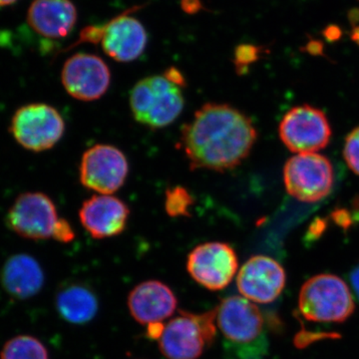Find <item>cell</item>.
<instances>
[{"instance_id": "cell-1", "label": "cell", "mask_w": 359, "mask_h": 359, "mask_svg": "<svg viewBox=\"0 0 359 359\" xmlns=\"http://www.w3.org/2000/svg\"><path fill=\"white\" fill-rule=\"evenodd\" d=\"M257 137L244 113L228 104L207 103L184 125L180 145L191 170L226 172L242 164Z\"/></svg>"}, {"instance_id": "cell-2", "label": "cell", "mask_w": 359, "mask_h": 359, "mask_svg": "<svg viewBox=\"0 0 359 359\" xmlns=\"http://www.w3.org/2000/svg\"><path fill=\"white\" fill-rule=\"evenodd\" d=\"M130 108L135 120L151 129L169 126L185 106L182 87L163 75L146 77L130 92Z\"/></svg>"}, {"instance_id": "cell-3", "label": "cell", "mask_w": 359, "mask_h": 359, "mask_svg": "<svg viewBox=\"0 0 359 359\" xmlns=\"http://www.w3.org/2000/svg\"><path fill=\"white\" fill-rule=\"evenodd\" d=\"M143 6L129 8L102 25H90L80 33L75 45L101 44L103 51L118 62L128 63L140 57L147 46L148 36L143 25L130 15Z\"/></svg>"}, {"instance_id": "cell-4", "label": "cell", "mask_w": 359, "mask_h": 359, "mask_svg": "<svg viewBox=\"0 0 359 359\" xmlns=\"http://www.w3.org/2000/svg\"><path fill=\"white\" fill-rule=\"evenodd\" d=\"M299 311L316 323H344L353 313L354 301L346 283L334 275H318L302 285Z\"/></svg>"}, {"instance_id": "cell-5", "label": "cell", "mask_w": 359, "mask_h": 359, "mask_svg": "<svg viewBox=\"0 0 359 359\" xmlns=\"http://www.w3.org/2000/svg\"><path fill=\"white\" fill-rule=\"evenodd\" d=\"M216 309L202 314L182 311L165 325L158 339L167 359H198L216 337Z\"/></svg>"}, {"instance_id": "cell-6", "label": "cell", "mask_w": 359, "mask_h": 359, "mask_svg": "<svg viewBox=\"0 0 359 359\" xmlns=\"http://www.w3.org/2000/svg\"><path fill=\"white\" fill-rule=\"evenodd\" d=\"M11 132L26 150L43 152L61 140L65 132V122L60 113L50 105L28 104L14 113Z\"/></svg>"}, {"instance_id": "cell-7", "label": "cell", "mask_w": 359, "mask_h": 359, "mask_svg": "<svg viewBox=\"0 0 359 359\" xmlns=\"http://www.w3.org/2000/svg\"><path fill=\"white\" fill-rule=\"evenodd\" d=\"M283 181L290 196L316 203L327 197L334 184L332 163L318 153H301L290 158L283 169Z\"/></svg>"}, {"instance_id": "cell-8", "label": "cell", "mask_w": 359, "mask_h": 359, "mask_svg": "<svg viewBox=\"0 0 359 359\" xmlns=\"http://www.w3.org/2000/svg\"><path fill=\"white\" fill-rule=\"evenodd\" d=\"M280 140L292 152L316 153L327 147L332 138V127L323 111L309 105L297 106L280 124Z\"/></svg>"}, {"instance_id": "cell-9", "label": "cell", "mask_w": 359, "mask_h": 359, "mask_svg": "<svg viewBox=\"0 0 359 359\" xmlns=\"http://www.w3.org/2000/svg\"><path fill=\"white\" fill-rule=\"evenodd\" d=\"M80 181L89 190L112 195L124 185L129 174L126 156L114 146L97 144L82 156Z\"/></svg>"}, {"instance_id": "cell-10", "label": "cell", "mask_w": 359, "mask_h": 359, "mask_svg": "<svg viewBox=\"0 0 359 359\" xmlns=\"http://www.w3.org/2000/svg\"><path fill=\"white\" fill-rule=\"evenodd\" d=\"M238 256L230 245L209 242L197 245L189 254L187 271L196 283L217 292L226 289L237 275Z\"/></svg>"}, {"instance_id": "cell-11", "label": "cell", "mask_w": 359, "mask_h": 359, "mask_svg": "<svg viewBox=\"0 0 359 359\" xmlns=\"http://www.w3.org/2000/svg\"><path fill=\"white\" fill-rule=\"evenodd\" d=\"M59 219L56 205L48 196L28 192L14 201L6 223L20 237L39 241L54 238Z\"/></svg>"}, {"instance_id": "cell-12", "label": "cell", "mask_w": 359, "mask_h": 359, "mask_svg": "<svg viewBox=\"0 0 359 359\" xmlns=\"http://www.w3.org/2000/svg\"><path fill=\"white\" fill-rule=\"evenodd\" d=\"M61 80L71 97L88 102L105 95L110 87L111 73L102 58L77 53L66 60Z\"/></svg>"}, {"instance_id": "cell-13", "label": "cell", "mask_w": 359, "mask_h": 359, "mask_svg": "<svg viewBox=\"0 0 359 359\" xmlns=\"http://www.w3.org/2000/svg\"><path fill=\"white\" fill-rule=\"evenodd\" d=\"M285 269L275 259L255 256L245 262L237 276L238 292L254 304L275 302L285 289Z\"/></svg>"}, {"instance_id": "cell-14", "label": "cell", "mask_w": 359, "mask_h": 359, "mask_svg": "<svg viewBox=\"0 0 359 359\" xmlns=\"http://www.w3.org/2000/svg\"><path fill=\"white\" fill-rule=\"evenodd\" d=\"M216 321L224 337L235 344H252L264 330L261 311L244 297H229L219 302Z\"/></svg>"}, {"instance_id": "cell-15", "label": "cell", "mask_w": 359, "mask_h": 359, "mask_svg": "<svg viewBox=\"0 0 359 359\" xmlns=\"http://www.w3.org/2000/svg\"><path fill=\"white\" fill-rule=\"evenodd\" d=\"M130 210L119 198L112 195H94L85 201L79 219L92 238L102 240L120 235L126 229Z\"/></svg>"}, {"instance_id": "cell-16", "label": "cell", "mask_w": 359, "mask_h": 359, "mask_svg": "<svg viewBox=\"0 0 359 359\" xmlns=\"http://www.w3.org/2000/svg\"><path fill=\"white\" fill-rule=\"evenodd\" d=\"M178 301L173 290L160 280H146L130 292L128 308L134 320L141 325L163 323L173 316Z\"/></svg>"}, {"instance_id": "cell-17", "label": "cell", "mask_w": 359, "mask_h": 359, "mask_svg": "<svg viewBox=\"0 0 359 359\" xmlns=\"http://www.w3.org/2000/svg\"><path fill=\"white\" fill-rule=\"evenodd\" d=\"M27 21L45 39H65L76 25V7L71 0H34L28 9Z\"/></svg>"}, {"instance_id": "cell-18", "label": "cell", "mask_w": 359, "mask_h": 359, "mask_svg": "<svg viewBox=\"0 0 359 359\" xmlns=\"http://www.w3.org/2000/svg\"><path fill=\"white\" fill-rule=\"evenodd\" d=\"M1 285L7 294L27 299L39 294L44 285V273L39 262L26 254L9 257L2 268Z\"/></svg>"}, {"instance_id": "cell-19", "label": "cell", "mask_w": 359, "mask_h": 359, "mask_svg": "<svg viewBox=\"0 0 359 359\" xmlns=\"http://www.w3.org/2000/svg\"><path fill=\"white\" fill-rule=\"evenodd\" d=\"M56 309L63 320L73 325H85L95 318L98 301L93 292L80 285H72L59 292Z\"/></svg>"}, {"instance_id": "cell-20", "label": "cell", "mask_w": 359, "mask_h": 359, "mask_svg": "<svg viewBox=\"0 0 359 359\" xmlns=\"http://www.w3.org/2000/svg\"><path fill=\"white\" fill-rule=\"evenodd\" d=\"M0 359H49V355L40 340L29 335H20L6 342Z\"/></svg>"}, {"instance_id": "cell-21", "label": "cell", "mask_w": 359, "mask_h": 359, "mask_svg": "<svg viewBox=\"0 0 359 359\" xmlns=\"http://www.w3.org/2000/svg\"><path fill=\"white\" fill-rule=\"evenodd\" d=\"M194 203L195 199L192 194L182 186L168 189L165 195V210L168 216L172 218L190 217Z\"/></svg>"}, {"instance_id": "cell-22", "label": "cell", "mask_w": 359, "mask_h": 359, "mask_svg": "<svg viewBox=\"0 0 359 359\" xmlns=\"http://www.w3.org/2000/svg\"><path fill=\"white\" fill-rule=\"evenodd\" d=\"M344 156L348 167L359 176V127L347 135Z\"/></svg>"}, {"instance_id": "cell-23", "label": "cell", "mask_w": 359, "mask_h": 359, "mask_svg": "<svg viewBox=\"0 0 359 359\" xmlns=\"http://www.w3.org/2000/svg\"><path fill=\"white\" fill-rule=\"evenodd\" d=\"M259 49L252 45H241L235 52V65L238 71H242L257 60Z\"/></svg>"}, {"instance_id": "cell-24", "label": "cell", "mask_w": 359, "mask_h": 359, "mask_svg": "<svg viewBox=\"0 0 359 359\" xmlns=\"http://www.w3.org/2000/svg\"><path fill=\"white\" fill-rule=\"evenodd\" d=\"M75 237L74 231H73L71 224L65 219H59L57 228H56L54 240L61 243H69Z\"/></svg>"}, {"instance_id": "cell-25", "label": "cell", "mask_w": 359, "mask_h": 359, "mask_svg": "<svg viewBox=\"0 0 359 359\" xmlns=\"http://www.w3.org/2000/svg\"><path fill=\"white\" fill-rule=\"evenodd\" d=\"M164 75L169 78L171 81H173L174 83L178 84L179 86H181L182 88H183L186 85L185 78H184L183 74H182L177 68H169V69L164 73Z\"/></svg>"}, {"instance_id": "cell-26", "label": "cell", "mask_w": 359, "mask_h": 359, "mask_svg": "<svg viewBox=\"0 0 359 359\" xmlns=\"http://www.w3.org/2000/svg\"><path fill=\"white\" fill-rule=\"evenodd\" d=\"M182 7L188 13H195L201 9L200 0H182Z\"/></svg>"}, {"instance_id": "cell-27", "label": "cell", "mask_w": 359, "mask_h": 359, "mask_svg": "<svg viewBox=\"0 0 359 359\" xmlns=\"http://www.w3.org/2000/svg\"><path fill=\"white\" fill-rule=\"evenodd\" d=\"M351 285L359 299V266L353 269L351 275Z\"/></svg>"}, {"instance_id": "cell-28", "label": "cell", "mask_w": 359, "mask_h": 359, "mask_svg": "<svg viewBox=\"0 0 359 359\" xmlns=\"http://www.w3.org/2000/svg\"><path fill=\"white\" fill-rule=\"evenodd\" d=\"M16 1H18V0H0V7L11 6V4Z\"/></svg>"}]
</instances>
